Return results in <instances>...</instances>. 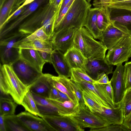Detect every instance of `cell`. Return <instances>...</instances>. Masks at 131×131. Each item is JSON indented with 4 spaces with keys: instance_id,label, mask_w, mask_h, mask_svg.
I'll use <instances>...</instances> for the list:
<instances>
[{
    "instance_id": "cell-1",
    "label": "cell",
    "mask_w": 131,
    "mask_h": 131,
    "mask_svg": "<svg viewBox=\"0 0 131 131\" xmlns=\"http://www.w3.org/2000/svg\"><path fill=\"white\" fill-rule=\"evenodd\" d=\"M60 8L50 4L49 2L42 5L29 16L20 26L19 32L30 35L43 27L46 34L51 38Z\"/></svg>"
},
{
    "instance_id": "cell-2",
    "label": "cell",
    "mask_w": 131,
    "mask_h": 131,
    "mask_svg": "<svg viewBox=\"0 0 131 131\" xmlns=\"http://www.w3.org/2000/svg\"><path fill=\"white\" fill-rule=\"evenodd\" d=\"M73 47L90 60L105 58L107 50L100 41L95 40L84 27L78 28L74 40Z\"/></svg>"
},
{
    "instance_id": "cell-3",
    "label": "cell",
    "mask_w": 131,
    "mask_h": 131,
    "mask_svg": "<svg viewBox=\"0 0 131 131\" xmlns=\"http://www.w3.org/2000/svg\"><path fill=\"white\" fill-rule=\"evenodd\" d=\"M28 90L17 76L10 65L1 64V91L9 94L15 102L21 105Z\"/></svg>"
},
{
    "instance_id": "cell-4",
    "label": "cell",
    "mask_w": 131,
    "mask_h": 131,
    "mask_svg": "<svg viewBox=\"0 0 131 131\" xmlns=\"http://www.w3.org/2000/svg\"><path fill=\"white\" fill-rule=\"evenodd\" d=\"M91 6V5L86 0H74L63 19L54 29L53 33L71 28L78 29L84 27L88 12Z\"/></svg>"
},
{
    "instance_id": "cell-5",
    "label": "cell",
    "mask_w": 131,
    "mask_h": 131,
    "mask_svg": "<svg viewBox=\"0 0 131 131\" xmlns=\"http://www.w3.org/2000/svg\"><path fill=\"white\" fill-rule=\"evenodd\" d=\"M70 79L76 83L82 91L102 107L114 109L119 106L108 96L102 84H93L85 81L77 76L71 71Z\"/></svg>"
},
{
    "instance_id": "cell-6",
    "label": "cell",
    "mask_w": 131,
    "mask_h": 131,
    "mask_svg": "<svg viewBox=\"0 0 131 131\" xmlns=\"http://www.w3.org/2000/svg\"><path fill=\"white\" fill-rule=\"evenodd\" d=\"M49 1V0H36L26 5V9L18 17L0 29V40L19 33V27L24 21L40 7L48 2Z\"/></svg>"
},
{
    "instance_id": "cell-7",
    "label": "cell",
    "mask_w": 131,
    "mask_h": 131,
    "mask_svg": "<svg viewBox=\"0 0 131 131\" xmlns=\"http://www.w3.org/2000/svg\"><path fill=\"white\" fill-rule=\"evenodd\" d=\"M131 57V35L122 38L108 50L105 59L110 64L116 66L127 61Z\"/></svg>"
},
{
    "instance_id": "cell-8",
    "label": "cell",
    "mask_w": 131,
    "mask_h": 131,
    "mask_svg": "<svg viewBox=\"0 0 131 131\" xmlns=\"http://www.w3.org/2000/svg\"><path fill=\"white\" fill-rule=\"evenodd\" d=\"M81 128H99L111 125L96 113L91 112L85 106L79 107L78 112L71 116Z\"/></svg>"
},
{
    "instance_id": "cell-9",
    "label": "cell",
    "mask_w": 131,
    "mask_h": 131,
    "mask_svg": "<svg viewBox=\"0 0 131 131\" xmlns=\"http://www.w3.org/2000/svg\"><path fill=\"white\" fill-rule=\"evenodd\" d=\"M10 65L20 80L28 88L43 73L20 57Z\"/></svg>"
},
{
    "instance_id": "cell-10",
    "label": "cell",
    "mask_w": 131,
    "mask_h": 131,
    "mask_svg": "<svg viewBox=\"0 0 131 131\" xmlns=\"http://www.w3.org/2000/svg\"><path fill=\"white\" fill-rule=\"evenodd\" d=\"M77 29L71 28L54 33L51 39L53 50H59L64 54L73 48Z\"/></svg>"
},
{
    "instance_id": "cell-11",
    "label": "cell",
    "mask_w": 131,
    "mask_h": 131,
    "mask_svg": "<svg viewBox=\"0 0 131 131\" xmlns=\"http://www.w3.org/2000/svg\"><path fill=\"white\" fill-rule=\"evenodd\" d=\"M55 131H83L71 116L59 115L42 117Z\"/></svg>"
},
{
    "instance_id": "cell-12",
    "label": "cell",
    "mask_w": 131,
    "mask_h": 131,
    "mask_svg": "<svg viewBox=\"0 0 131 131\" xmlns=\"http://www.w3.org/2000/svg\"><path fill=\"white\" fill-rule=\"evenodd\" d=\"M15 39L9 38L0 40L1 61L3 65H10L20 58L19 48Z\"/></svg>"
},
{
    "instance_id": "cell-13",
    "label": "cell",
    "mask_w": 131,
    "mask_h": 131,
    "mask_svg": "<svg viewBox=\"0 0 131 131\" xmlns=\"http://www.w3.org/2000/svg\"><path fill=\"white\" fill-rule=\"evenodd\" d=\"M112 65L108 63L105 58L91 60L87 59L85 71L92 79L96 81L104 74L108 75L113 73Z\"/></svg>"
},
{
    "instance_id": "cell-14",
    "label": "cell",
    "mask_w": 131,
    "mask_h": 131,
    "mask_svg": "<svg viewBox=\"0 0 131 131\" xmlns=\"http://www.w3.org/2000/svg\"><path fill=\"white\" fill-rule=\"evenodd\" d=\"M17 115L29 131H55L43 118L28 112H23Z\"/></svg>"
},
{
    "instance_id": "cell-15",
    "label": "cell",
    "mask_w": 131,
    "mask_h": 131,
    "mask_svg": "<svg viewBox=\"0 0 131 131\" xmlns=\"http://www.w3.org/2000/svg\"><path fill=\"white\" fill-rule=\"evenodd\" d=\"M109 8L111 23L123 31L131 35V12L124 9Z\"/></svg>"
},
{
    "instance_id": "cell-16",
    "label": "cell",
    "mask_w": 131,
    "mask_h": 131,
    "mask_svg": "<svg viewBox=\"0 0 131 131\" xmlns=\"http://www.w3.org/2000/svg\"><path fill=\"white\" fill-rule=\"evenodd\" d=\"M116 66L110 81L113 91L114 102L118 104L122 99L126 89L124 79V66L122 64Z\"/></svg>"
},
{
    "instance_id": "cell-17",
    "label": "cell",
    "mask_w": 131,
    "mask_h": 131,
    "mask_svg": "<svg viewBox=\"0 0 131 131\" xmlns=\"http://www.w3.org/2000/svg\"><path fill=\"white\" fill-rule=\"evenodd\" d=\"M127 34L114 26L112 23L102 32L99 39L109 50L122 38Z\"/></svg>"
},
{
    "instance_id": "cell-18",
    "label": "cell",
    "mask_w": 131,
    "mask_h": 131,
    "mask_svg": "<svg viewBox=\"0 0 131 131\" xmlns=\"http://www.w3.org/2000/svg\"><path fill=\"white\" fill-rule=\"evenodd\" d=\"M51 74L42 73L28 88L32 93L46 98H49L52 85Z\"/></svg>"
},
{
    "instance_id": "cell-19",
    "label": "cell",
    "mask_w": 131,
    "mask_h": 131,
    "mask_svg": "<svg viewBox=\"0 0 131 131\" xmlns=\"http://www.w3.org/2000/svg\"><path fill=\"white\" fill-rule=\"evenodd\" d=\"M51 63L58 76L68 78L70 77L71 69L62 53L59 50H53L52 53Z\"/></svg>"
},
{
    "instance_id": "cell-20",
    "label": "cell",
    "mask_w": 131,
    "mask_h": 131,
    "mask_svg": "<svg viewBox=\"0 0 131 131\" xmlns=\"http://www.w3.org/2000/svg\"><path fill=\"white\" fill-rule=\"evenodd\" d=\"M38 109L40 117L61 115L57 107L47 98L31 93Z\"/></svg>"
},
{
    "instance_id": "cell-21",
    "label": "cell",
    "mask_w": 131,
    "mask_h": 131,
    "mask_svg": "<svg viewBox=\"0 0 131 131\" xmlns=\"http://www.w3.org/2000/svg\"><path fill=\"white\" fill-rule=\"evenodd\" d=\"M52 84L54 86L66 94L72 101L79 105L78 99L70 83V79L63 76L52 75Z\"/></svg>"
},
{
    "instance_id": "cell-22",
    "label": "cell",
    "mask_w": 131,
    "mask_h": 131,
    "mask_svg": "<svg viewBox=\"0 0 131 131\" xmlns=\"http://www.w3.org/2000/svg\"><path fill=\"white\" fill-rule=\"evenodd\" d=\"M20 57L40 72H42L46 62L42 59L38 51L29 49L19 48Z\"/></svg>"
},
{
    "instance_id": "cell-23",
    "label": "cell",
    "mask_w": 131,
    "mask_h": 131,
    "mask_svg": "<svg viewBox=\"0 0 131 131\" xmlns=\"http://www.w3.org/2000/svg\"><path fill=\"white\" fill-rule=\"evenodd\" d=\"M64 55L71 69L79 68L85 71L87 58L78 50L73 47L68 50Z\"/></svg>"
},
{
    "instance_id": "cell-24",
    "label": "cell",
    "mask_w": 131,
    "mask_h": 131,
    "mask_svg": "<svg viewBox=\"0 0 131 131\" xmlns=\"http://www.w3.org/2000/svg\"><path fill=\"white\" fill-rule=\"evenodd\" d=\"M102 110L100 113H95L111 124H122L124 117L119 105L118 107L114 109L102 107Z\"/></svg>"
},
{
    "instance_id": "cell-25",
    "label": "cell",
    "mask_w": 131,
    "mask_h": 131,
    "mask_svg": "<svg viewBox=\"0 0 131 131\" xmlns=\"http://www.w3.org/2000/svg\"><path fill=\"white\" fill-rule=\"evenodd\" d=\"M100 8H91L89 10L84 27L95 39H99L102 32L98 29L97 25V19Z\"/></svg>"
},
{
    "instance_id": "cell-26",
    "label": "cell",
    "mask_w": 131,
    "mask_h": 131,
    "mask_svg": "<svg viewBox=\"0 0 131 131\" xmlns=\"http://www.w3.org/2000/svg\"><path fill=\"white\" fill-rule=\"evenodd\" d=\"M47 98L57 107L61 115L72 116L79 111V105L71 100L61 102L56 100Z\"/></svg>"
},
{
    "instance_id": "cell-27",
    "label": "cell",
    "mask_w": 131,
    "mask_h": 131,
    "mask_svg": "<svg viewBox=\"0 0 131 131\" xmlns=\"http://www.w3.org/2000/svg\"><path fill=\"white\" fill-rule=\"evenodd\" d=\"M19 48H27L52 52L53 49L51 40L43 41L34 40L21 42L19 45Z\"/></svg>"
},
{
    "instance_id": "cell-28",
    "label": "cell",
    "mask_w": 131,
    "mask_h": 131,
    "mask_svg": "<svg viewBox=\"0 0 131 131\" xmlns=\"http://www.w3.org/2000/svg\"><path fill=\"white\" fill-rule=\"evenodd\" d=\"M6 131H29L15 114L4 116Z\"/></svg>"
},
{
    "instance_id": "cell-29",
    "label": "cell",
    "mask_w": 131,
    "mask_h": 131,
    "mask_svg": "<svg viewBox=\"0 0 131 131\" xmlns=\"http://www.w3.org/2000/svg\"><path fill=\"white\" fill-rule=\"evenodd\" d=\"M99 7L96 23L98 29L102 32L111 24L110 12L108 7Z\"/></svg>"
},
{
    "instance_id": "cell-30",
    "label": "cell",
    "mask_w": 131,
    "mask_h": 131,
    "mask_svg": "<svg viewBox=\"0 0 131 131\" xmlns=\"http://www.w3.org/2000/svg\"><path fill=\"white\" fill-rule=\"evenodd\" d=\"M28 112L36 116L40 115L31 93L28 90L23 99L21 104Z\"/></svg>"
},
{
    "instance_id": "cell-31",
    "label": "cell",
    "mask_w": 131,
    "mask_h": 131,
    "mask_svg": "<svg viewBox=\"0 0 131 131\" xmlns=\"http://www.w3.org/2000/svg\"><path fill=\"white\" fill-rule=\"evenodd\" d=\"M18 0H4L0 6V29L3 26L9 17L13 8Z\"/></svg>"
},
{
    "instance_id": "cell-32",
    "label": "cell",
    "mask_w": 131,
    "mask_h": 131,
    "mask_svg": "<svg viewBox=\"0 0 131 131\" xmlns=\"http://www.w3.org/2000/svg\"><path fill=\"white\" fill-rule=\"evenodd\" d=\"M119 105L125 118L131 112V88L126 90Z\"/></svg>"
},
{
    "instance_id": "cell-33",
    "label": "cell",
    "mask_w": 131,
    "mask_h": 131,
    "mask_svg": "<svg viewBox=\"0 0 131 131\" xmlns=\"http://www.w3.org/2000/svg\"><path fill=\"white\" fill-rule=\"evenodd\" d=\"M17 104L14 101L0 100V114L4 116L15 114Z\"/></svg>"
},
{
    "instance_id": "cell-34",
    "label": "cell",
    "mask_w": 131,
    "mask_h": 131,
    "mask_svg": "<svg viewBox=\"0 0 131 131\" xmlns=\"http://www.w3.org/2000/svg\"><path fill=\"white\" fill-rule=\"evenodd\" d=\"M51 39V38L46 33L43 27H42L26 37L21 40V43L36 40L50 41Z\"/></svg>"
},
{
    "instance_id": "cell-35",
    "label": "cell",
    "mask_w": 131,
    "mask_h": 131,
    "mask_svg": "<svg viewBox=\"0 0 131 131\" xmlns=\"http://www.w3.org/2000/svg\"><path fill=\"white\" fill-rule=\"evenodd\" d=\"M83 97L85 105L93 113H101L103 111L102 107L82 91Z\"/></svg>"
},
{
    "instance_id": "cell-36",
    "label": "cell",
    "mask_w": 131,
    "mask_h": 131,
    "mask_svg": "<svg viewBox=\"0 0 131 131\" xmlns=\"http://www.w3.org/2000/svg\"><path fill=\"white\" fill-rule=\"evenodd\" d=\"M108 7L110 8L125 9L131 12V0H112Z\"/></svg>"
},
{
    "instance_id": "cell-37",
    "label": "cell",
    "mask_w": 131,
    "mask_h": 131,
    "mask_svg": "<svg viewBox=\"0 0 131 131\" xmlns=\"http://www.w3.org/2000/svg\"><path fill=\"white\" fill-rule=\"evenodd\" d=\"M124 67V79L126 90L131 88V61L126 62Z\"/></svg>"
},
{
    "instance_id": "cell-38",
    "label": "cell",
    "mask_w": 131,
    "mask_h": 131,
    "mask_svg": "<svg viewBox=\"0 0 131 131\" xmlns=\"http://www.w3.org/2000/svg\"><path fill=\"white\" fill-rule=\"evenodd\" d=\"M91 131H129L130 129L121 124H111L106 127L99 128L90 129Z\"/></svg>"
},
{
    "instance_id": "cell-39",
    "label": "cell",
    "mask_w": 131,
    "mask_h": 131,
    "mask_svg": "<svg viewBox=\"0 0 131 131\" xmlns=\"http://www.w3.org/2000/svg\"><path fill=\"white\" fill-rule=\"evenodd\" d=\"M70 82L78 99L79 107L85 106L86 105L83 97L82 91L76 83L70 79Z\"/></svg>"
},
{
    "instance_id": "cell-40",
    "label": "cell",
    "mask_w": 131,
    "mask_h": 131,
    "mask_svg": "<svg viewBox=\"0 0 131 131\" xmlns=\"http://www.w3.org/2000/svg\"><path fill=\"white\" fill-rule=\"evenodd\" d=\"M71 71L77 76L85 81L93 84L95 82V81L92 79L85 71L81 69L72 68Z\"/></svg>"
},
{
    "instance_id": "cell-41",
    "label": "cell",
    "mask_w": 131,
    "mask_h": 131,
    "mask_svg": "<svg viewBox=\"0 0 131 131\" xmlns=\"http://www.w3.org/2000/svg\"><path fill=\"white\" fill-rule=\"evenodd\" d=\"M74 0H71L62 9V10L58 13L54 25V29L58 26L69 9Z\"/></svg>"
},
{
    "instance_id": "cell-42",
    "label": "cell",
    "mask_w": 131,
    "mask_h": 131,
    "mask_svg": "<svg viewBox=\"0 0 131 131\" xmlns=\"http://www.w3.org/2000/svg\"><path fill=\"white\" fill-rule=\"evenodd\" d=\"M26 7L25 6L17 9L12 15L8 17L2 27L18 17L25 9Z\"/></svg>"
},
{
    "instance_id": "cell-43",
    "label": "cell",
    "mask_w": 131,
    "mask_h": 131,
    "mask_svg": "<svg viewBox=\"0 0 131 131\" xmlns=\"http://www.w3.org/2000/svg\"><path fill=\"white\" fill-rule=\"evenodd\" d=\"M102 84L107 95L114 102L113 91L110 81V82L108 83Z\"/></svg>"
},
{
    "instance_id": "cell-44",
    "label": "cell",
    "mask_w": 131,
    "mask_h": 131,
    "mask_svg": "<svg viewBox=\"0 0 131 131\" xmlns=\"http://www.w3.org/2000/svg\"><path fill=\"white\" fill-rule=\"evenodd\" d=\"M42 59L46 62L51 63L52 53L47 52L38 51Z\"/></svg>"
},
{
    "instance_id": "cell-45",
    "label": "cell",
    "mask_w": 131,
    "mask_h": 131,
    "mask_svg": "<svg viewBox=\"0 0 131 131\" xmlns=\"http://www.w3.org/2000/svg\"><path fill=\"white\" fill-rule=\"evenodd\" d=\"M112 0H95L93 3L95 7H108Z\"/></svg>"
},
{
    "instance_id": "cell-46",
    "label": "cell",
    "mask_w": 131,
    "mask_h": 131,
    "mask_svg": "<svg viewBox=\"0 0 131 131\" xmlns=\"http://www.w3.org/2000/svg\"><path fill=\"white\" fill-rule=\"evenodd\" d=\"M59 98L58 90L52 85L51 90L49 97L48 98L57 100Z\"/></svg>"
},
{
    "instance_id": "cell-47",
    "label": "cell",
    "mask_w": 131,
    "mask_h": 131,
    "mask_svg": "<svg viewBox=\"0 0 131 131\" xmlns=\"http://www.w3.org/2000/svg\"><path fill=\"white\" fill-rule=\"evenodd\" d=\"M110 82V81H109L107 75L104 74L98 80L95 81V83L100 84H104L108 83Z\"/></svg>"
},
{
    "instance_id": "cell-48",
    "label": "cell",
    "mask_w": 131,
    "mask_h": 131,
    "mask_svg": "<svg viewBox=\"0 0 131 131\" xmlns=\"http://www.w3.org/2000/svg\"><path fill=\"white\" fill-rule=\"evenodd\" d=\"M122 124L131 130V112L124 118Z\"/></svg>"
},
{
    "instance_id": "cell-49",
    "label": "cell",
    "mask_w": 131,
    "mask_h": 131,
    "mask_svg": "<svg viewBox=\"0 0 131 131\" xmlns=\"http://www.w3.org/2000/svg\"><path fill=\"white\" fill-rule=\"evenodd\" d=\"M58 91L59 98L57 100L61 102H63L66 101L71 100L66 94L59 90H58Z\"/></svg>"
},
{
    "instance_id": "cell-50",
    "label": "cell",
    "mask_w": 131,
    "mask_h": 131,
    "mask_svg": "<svg viewBox=\"0 0 131 131\" xmlns=\"http://www.w3.org/2000/svg\"><path fill=\"white\" fill-rule=\"evenodd\" d=\"M63 0H49V3L53 6L60 8Z\"/></svg>"
},
{
    "instance_id": "cell-51",
    "label": "cell",
    "mask_w": 131,
    "mask_h": 131,
    "mask_svg": "<svg viewBox=\"0 0 131 131\" xmlns=\"http://www.w3.org/2000/svg\"><path fill=\"white\" fill-rule=\"evenodd\" d=\"M0 100H5L14 101L11 96L9 94L0 91Z\"/></svg>"
},
{
    "instance_id": "cell-52",
    "label": "cell",
    "mask_w": 131,
    "mask_h": 131,
    "mask_svg": "<svg viewBox=\"0 0 131 131\" xmlns=\"http://www.w3.org/2000/svg\"><path fill=\"white\" fill-rule=\"evenodd\" d=\"M0 131H6L4 116L0 114Z\"/></svg>"
},
{
    "instance_id": "cell-53",
    "label": "cell",
    "mask_w": 131,
    "mask_h": 131,
    "mask_svg": "<svg viewBox=\"0 0 131 131\" xmlns=\"http://www.w3.org/2000/svg\"><path fill=\"white\" fill-rule=\"evenodd\" d=\"M71 0H63L62 4L60 8L58 13L60 12L63 8L69 3Z\"/></svg>"
},
{
    "instance_id": "cell-54",
    "label": "cell",
    "mask_w": 131,
    "mask_h": 131,
    "mask_svg": "<svg viewBox=\"0 0 131 131\" xmlns=\"http://www.w3.org/2000/svg\"><path fill=\"white\" fill-rule=\"evenodd\" d=\"M35 0H25L24 2L20 6L18 9L24 6L29 4Z\"/></svg>"
},
{
    "instance_id": "cell-55",
    "label": "cell",
    "mask_w": 131,
    "mask_h": 131,
    "mask_svg": "<svg viewBox=\"0 0 131 131\" xmlns=\"http://www.w3.org/2000/svg\"><path fill=\"white\" fill-rule=\"evenodd\" d=\"M25 0H18L15 6L19 7L25 1Z\"/></svg>"
},
{
    "instance_id": "cell-56",
    "label": "cell",
    "mask_w": 131,
    "mask_h": 131,
    "mask_svg": "<svg viewBox=\"0 0 131 131\" xmlns=\"http://www.w3.org/2000/svg\"><path fill=\"white\" fill-rule=\"evenodd\" d=\"M89 3H90V2L92 0H86Z\"/></svg>"
}]
</instances>
